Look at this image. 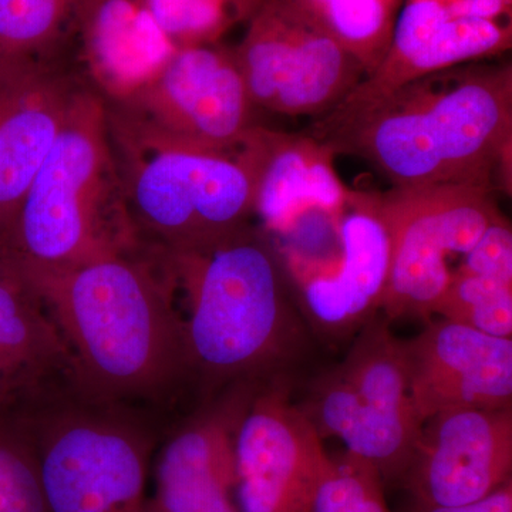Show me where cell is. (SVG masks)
Instances as JSON below:
<instances>
[{"label":"cell","instance_id":"1","mask_svg":"<svg viewBox=\"0 0 512 512\" xmlns=\"http://www.w3.org/2000/svg\"><path fill=\"white\" fill-rule=\"evenodd\" d=\"M308 134L335 156L366 161L393 188L481 184L510 194L512 64L427 74L365 109L313 121Z\"/></svg>","mask_w":512,"mask_h":512},{"label":"cell","instance_id":"2","mask_svg":"<svg viewBox=\"0 0 512 512\" xmlns=\"http://www.w3.org/2000/svg\"><path fill=\"white\" fill-rule=\"evenodd\" d=\"M20 272L59 326L87 393L134 410L190 376L173 276L158 249Z\"/></svg>","mask_w":512,"mask_h":512},{"label":"cell","instance_id":"3","mask_svg":"<svg viewBox=\"0 0 512 512\" xmlns=\"http://www.w3.org/2000/svg\"><path fill=\"white\" fill-rule=\"evenodd\" d=\"M184 296L190 376L207 392L238 382H272L302 356L305 330L271 239L255 225L190 251H160Z\"/></svg>","mask_w":512,"mask_h":512},{"label":"cell","instance_id":"4","mask_svg":"<svg viewBox=\"0 0 512 512\" xmlns=\"http://www.w3.org/2000/svg\"><path fill=\"white\" fill-rule=\"evenodd\" d=\"M141 244L111 151L106 101L84 86L20 201L10 254L20 271H43Z\"/></svg>","mask_w":512,"mask_h":512},{"label":"cell","instance_id":"5","mask_svg":"<svg viewBox=\"0 0 512 512\" xmlns=\"http://www.w3.org/2000/svg\"><path fill=\"white\" fill-rule=\"evenodd\" d=\"M128 215L158 251L208 247L252 225L251 178L239 146L217 150L165 137L106 103Z\"/></svg>","mask_w":512,"mask_h":512},{"label":"cell","instance_id":"6","mask_svg":"<svg viewBox=\"0 0 512 512\" xmlns=\"http://www.w3.org/2000/svg\"><path fill=\"white\" fill-rule=\"evenodd\" d=\"M49 512H146L151 439L128 407L74 387L22 414Z\"/></svg>","mask_w":512,"mask_h":512},{"label":"cell","instance_id":"7","mask_svg":"<svg viewBox=\"0 0 512 512\" xmlns=\"http://www.w3.org/2000/svg\"><path fill=\"white\" fill-rule=\"evenodd\" d=\"M303 413L320 437L342 440L350 456L402 483L423 423L414 412L404 340L390 320H367L342 363L313 382Z\"/></svg>","mask_w":512,"mask_h":512},{"label":"cell","instance_id":"8","mask_svg":"<svg viewBox=\"0 0 512 512\" xmlns=\"http://www.w3.org/2000/svg\"><path fill=\"white\" fill-rule=\"evenodd\" d=\"M494 188L443 184L379 194L390 261L382 311L390 322L429 319L453 276L451 258L466 256L501 211Z\"/></svg>","mask_w":512,"mask_h":512},{"label":"cell","instance_id":"9","mask_svg":"<svg viewBox=\"0 0 512 512\" xmlns=\"http://www.w3.org/2000/svg\"><path fill=\"white\" fill-rule=\"evenodd\" d=\"M274 248L320 329L332 335L360 329L382 308L390 245L379 194L350 191L342 210Z\"/></svg>","mask_w":512,"mask_h":512},{"label":"cell","instance_id":"10","mask_svg":"<svg viewBox=\"0 0 512 512\" xmlns=\"http://www.w3.org/2000/svg\"><path fill=\"white\" fill-rule=\"evenodd\" d=\"M234 47L256 111L320 120L345 101L366 70L285 0H264Z\"/></svg>","mask_w":512,"mask_h":512},{"label":"cell","instance_id":"11","mask_svg":"<svg viewBox=\"0 0 512 512\" xmlns=\"http://www.w3.org/2000/svg\"><path fill=\"white\" fill-rule=\"evenodd\" d=\"M107 104L165 137L217 150H235L258 124L234 49L218 42L178 47L143 89Z\"/></svg>","mask_w":512,"mask_h":512},{"label":"cell","instance_id":"12","mask_svg":"<svg viewBox=\"0 0 512 512\" xmlns=\"http://www.w3.org/2000/svg\"><path fill=\"white\" fill-rule=\"evenodd\" d=\"M285 379L256 389L238 427V512H312L330 457Z\"/></svg>","mask_w":512,"mask_h":512},{"label":"cell","instance_id":"13","mask_svg":"<svg viewBox=\"0 0 512 512\" xmlns=\"http://www.w3.org/2000/svg\"><path fill=\"white\" fill-rule=\"evenodd\" d=\"M84 86L72 57L0 60V241L6 247L20 201Z\"/></svg>","mask_w":512,"mask_h":512},{"label":"cell","instance_id":"14","mask_svg":"<svg viewBox=\"0 0 512 512\" xmlns=\"http://www.w3.org/2000/svg\"><path fill=\"white\" fill-rule=\"evenodd\" d=\"M512 407L458 409L423 424L402 483L413 501L460 505L511 480Z\"/></svg>","mask_w":512,"mask_h":512},{"label":"cell","instance_id":"15","mask_svg":"<svg viewBox=\"0 0 512 512\" xmlns=\"http://www.w3.org/2000/svg\"><path fill=\"white\" fill-rule=\"evenodd\" d=\"M404 355L414 412L423 424L448 410L511 407V338L441 319L404 342Z\"/></svg>","mask_w":512,"mask_h":512},{"label":"cell","instance_id":"16","mask_svg":"<svg viewBox=\"0 0 512 512\" xmlns=\"http://www.w3.org/2000/svg\"><path fill=\"white\" fill-rule=\"evenodd\" d=\"M265 382L224 387L164 444L153 500L168 512H238L235 441L242 416Z\"/></svg>","mask_w":512,"mask_h":512},{"label":"cell","instance_id":"17","mask_svg":"<svg viewBox=\"0 0 512 512\" xmlns=\"http://www.w3.org/2000/svg\"><path fill=\"white\" fill-rule=\"evenodd\" d=\"M239 154L252 184L254 218L266 237H284L312 215L339 211L350 190L335 170V154L306 134L255 124Z\"/></svg>","mask_w":512,"mask_h":512},{"label":"cell","instance_id":"18","mask_svg":"<svg viewBox=\"0 0 512 512\" xmlns=\"http://www.w3.org/2000/svg\"><path fill=\"white\" fill-rule=\"evenodd\" d=\"M79 386L59 326L15 266L0 276V413L26 414Z\"/></svg>","mask_w":512,"mask_h":512},{"label":"cell","instance_id":"19","mask_svg":"<svg viewBox=\"0 0 512 512\" xmlns=\"http://www.w3.org/2000/svg\"><path fill=\"white\" fill-rule=\"evenodd\" d=\"M177 49L144 0H92L80 20L72 59L87 86L111 103L143 89Z\"/></svg>","mask_w":512,"mask_h":512},{"label":"cell","instance_id":"20","mask_svg":"<svg viewBox=\"0 0 512 512\" xmlns=\"http://www.w3.org/2000/svg\"><path fill=\"white\" fill-rule=\"evenodd\" d=\"M92 0H0V60L72 57Z\"/></svg>","mask_w":512,"mask_h":512},{"label":"cell","instance_id":"21","mask_svg":"<svg viewBox=\"0 0 512 512\" xmlns=\"http://www.w3.org/2000/svg\"><path fill=\"white\" fill-rule=\"evenodd\" d=\"M356 57L366 77L383 62L404 0H285Z\"/></svg>","mask_w":512,"mask_h":512},{"label":"cell","instance_id":"22","mask_svg":"<svg viewBox=\"0 0 512 512\" xmlns=\"http://www.w3.org/2000/svg\"><path fill=\"white\" fill-rule=\"evenodd\" d=\"M436 315L485 335L511 338L512 282L454 269Z\"/></svg>","mask_w":512,"mask_h":512},{"label":"cell","instance_id":"23","mask_svg":"<svg viewBox=\"0 0 512 512\" xmlns=\"http://www.w3.org/2000/svg\"><path fill=\"white\" fill-rule=\"evenodd\" d=\"M512 20V0H404L387 59L404 62L453 20Z\"/></svg>","mask_w":512,"mask_h":512},{"label":"cell","instance_id":"24","mask_svg":"<svg viewBox=\"0 0 512 512\" xmlns=\"http://www.w3.org/2000/svg\"><path fill=\"white\" fill-rule=\"evenodd\" d=\"M0 512H49L35 444L18 414L0 413Z\"/></svg>","mask_w":512,"mask_h":512},{"label":"cell","instance_id":"25","mask_svg":"<svg viewBox=\"0 0 512 512\" xmlns=\"http://www.w3.org/2000/svg\"><path fill=\"white\" fill-rule=\"evenodd\" d=\"M312 512H393L384 483L372 464L350 456L332 458L316 493Z\"/></svg>","mask_w":512,"mask_h":512},{"label":"cell","instance_id":"26","mask_svg":"<svg viewBox=\"0 0 512 512\" xmlns=\"http://www.w3.org/2000/svg\"><path fill=\"white\" fill-rule=\"evenodd\" d=\"M177 47L217 43L239 20L232 0H144Z\"/></svg>","mask_w":512,"mask_h":512},{"label":"cell","instance_id":"27","mask_svg":"<svg viewBox=\"0 0 512 512\" xmlns=\"http://www.w3.org/2000/svg\"><path fill=\"white\" fill-rule=\"evenodd\" d=\"M456 269L512 282V229L504 215L485 229Z\"/></svg>","mask_w":512,"mask_h":512},{"label":"cell","instance_id":"28","mask_svg":"<svg viewBox=\"0 0 512 512\" xmlns=\"http://www.w3.org/2000/svg\"><path fill=\"white\" fill-rule=\"evenodd\" d=\"M403 512H512V478L481 500L460 505H429L410 501Z\"/></svg>","mask_w":512,"mask_h":512},{"label":"cell","instance_id":"29","mask_svg":"<svg viewBox=\"0 0 512 512\" xmlns=\"http://www.w3.org/2000/svg\"><path fill=\"white\" fill-rule=\"evenodd\" d=\"M262 2L264 0H232L241 22H247L254 15L255 10L262 5Z\"/></svg>","mask_w":512,"mask_h":512},{"label":"cell","instance_id":"30","mask_svg":"<svg viewBox=\"0 0 512 512\" xmlns=\"http://www.w3.org/2000/svg\"><path fill=\"white\" fill-rule=\"evenodd\" d=\"M15 266V261H13L9 248L0 241V276L5 275L6 272H9Z\"/></svg>","mask_w":512,"mask_h":512},{"label":"cell","instance_id":"31","mask_svg":"<svg viewBox=\"0 0 512 512\" xmlns=\"http://www.w3.org/2000/svg\"><path fill=\"white\" fill-rule=\"evenodd\" d=\"M146 512H168V511H165L163 507H160V505H158L156 503V501L153 500V498H148Z\"/></svg>","mask_w":512,"mask_h":512}]
</instances>
